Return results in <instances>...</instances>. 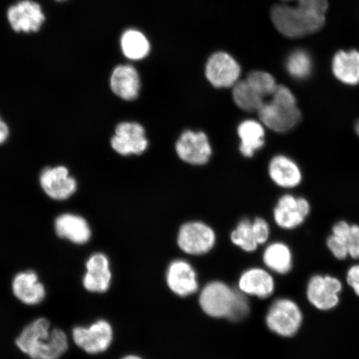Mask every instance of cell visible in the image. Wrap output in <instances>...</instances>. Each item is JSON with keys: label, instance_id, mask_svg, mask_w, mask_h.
<instances>
[{"label": "cell", "instance_id": "cell-20", "mask_svg": "<svg viewBox=\"0 0 359 359\" xmlns=\"http://www.w3.org/2000/svg\"><path fill=\"white\" fill-rule=\"evenodd\" d=\"M110 88L116 97L125 101H134L141 91L138 72L131 65L116 66L110 77Z\"/></svg>", "mask_w": 359, "mask_h": 359}, {"label": "cell", "instance_id": "cell-14", "mask_svg": "<svg viewBox=\"0 0 359 359\" xmlns=\"http://www.w3.org/2000/svg\"><path fill=\"white\" fill-rule=\"evenodd\" d=\"M342 289V283L335 277L314 276L308 283L307 298L320 311H330L339 304Z\"/></svg>", "mask_w": 359, "mask_h": 359}, {"label": "cell", "instance_id": "cell-33", "mask_svg": "<svg viewBox=\"0 0 359 359\" xmlns=\"http://www.w3.org/2000/svg\"><path fill=\"white\" fill-rule=\"evenodd\" d=\"M283 1L294 2L295 6L325 15L327 6V0H283Z\"/></svg>", "mask_w": 359, "mask_h": 359}, {"label": "cell", "instance_id": "cell-9", "mask_svg": "<svg viewBox=\"0 0 359 359\" xmlns=\"http://www.w3.org/2000/svg\"><path fill=\"white\" fill-rule=\"evenodd\" d=\"M175 150L180 159L192 165L208 164L213 152L208 134L193 130H186L180 135Z\"/></svg>", "mask_w": 359, "mask_h": 359}, {"label": "cell", "instance_id": "cell-37", "mask_svg": "<svg viewBox=\"0 0 359 359\" xmlns=\"http://www.w3.org/2000/svg\"><path fill=\"white\" fill-rule=\"evenodd\" d=\"M11 129L8 123L0 115V146L4 144L10 138Z\"/></svg>", "mask_w": 359, "mask_h": 359}, {"label": "cell", "instance_id": "cell-19", "mask_svg": "<svg viewBox=\"0 0 359 359\" xmlns=\"http://www.w3.org/2000/svg\"><path fill=\"white\" fill-rule=\"evenodd\" d=\"M55 231L60 239L78 245L87 244L92 238V229L87 219L74 213L58 215L55 221Z\"/></svg>", "mask_w": 359, "mask_h": 359}, {"label": "cell", "instance_id": "cell-36", "mask_svg": "<svg viewBox=\"0 0 359 359\" xmlns=\"http://www.w3.org/2000/svg\"><path fill=\"white\" fill-rule=\"evenodd\" d=\"M347 282L359 296V264L349 268L347 273Z\"/></svg>", "mask_w": 359, "mask_h": 359}, {"label": "cell", "instance_id": "cell-7", "mask_svg": "<svg viewBox=\"0 0 359 359\" xmlns=\"http://www.w3.org/2000/svg\"><path fill=\"white\" fill-rule=\"evenodd\" d=\"M258 115L264 127L276 133L290 132L302 120V111L297 104H286L272 100L264 103Z\"/></svg>", "mask_w": 359, "mask_h": 359}, {"label": "cell", "instance_id": "cell-21", "mask_svg": "<svg viewBox=\"0 0 359 359\" xmlns=\"http://www.w3.org/2000/svg\"><path fill=\"white\" fill-rule=\"evenodd\" d=\"M239 289L245 295L266 299L272 295L275 290V280L266 269L250 268L241 276Z\"/></svg>", "mask_w": 359, "mask_h": 359}, {"label": "cell", "instance_id": "cell-30", "mask_svg": "<svg viewBox=\"0 0 359 359\" xmlns=\"http://www.w3.org/2000/svg\"><path fill=\"white\" fill-rule=\"evenodd\" d=\"M250 313V304L245 294L241 291L236 292L234 303H233L231 311L227 317L231 321H240L245 320Z\"/></svg>", "mask_w": 359, "mask_h": 359}, {"label": "cell", "instance_id": "cell-32", "mask_svg": "<svg viewBox=\"0 0 359 359\" xmlns=\"http://www.w3.org/2000/svg\"><path fill=\"white\" fill-rule=\"evenodd\" d=\"M253 231L259 245L266 244L271 236V227L266 219L257 217L252 222Z\"/></svg>", "mask_w": 359, "mask_h": 359}, {"label": "cell", "instance_id": "cell-34", "mask_svg": "<svg viewBox=\"0 0 359 359\" xmlns=\"http://www.w3.org/2000/svg\"><path fill=\"white\" fill-rule=\"evenodd\" d=\"M346 244L348 247V257L354 259H359V226L356 224H351L349 235L347 238Z\"/></svg>", "mask_w": 359, "mask_h": 359}, {"label": "cell", "instance_id": "cell-40", "mask_svg": "<svg viewBox=\"0 0 359 359\" xmlns=\"http://www.w3.org/2000/svg\"><path fill=\"white\" fill-rule=\"evenodd\" d=\"M57 2H65L67 1V0H55Z\"/></svg>", "mask_w": 359, "mask_h": 359}, {"label": "cell", "instance_id": "cell-26", "mask_svg": "<svg viewBox=\"0 0 359 359\" xmlns=\"http://www.w3.org/2000/svg\"><path fill=\"white\" fill-rule=\"evenodd\" d=\"M232 97L239 109L248 112H258L264 103V98L250 86L246 80L239 81L233 87Z\"/></svg>", "mask_w": 359, "mask_h": 359}, {"label": "cell", "instance_id": "cell-18", "mask_svg": "<svg viewBox=\"0 0 359 359\" xmlns=\"http://www.w3.org/2000/svg\"><path fill=\"white\" fill-rule=\"evenodd\" d=\"M167 283L170 290L181 297L195 294L199 289L194 268L184 259L173 260L169 264Z\"/></svg>", "mask_w": 359, "mask_h": 359}, {"label": "cell", "instance_id": "cell-24", "mask_svg": "<svg viewBox=\"0 0 359 359\" xmlns=\"http://www.w3.org/2000/svg\"><path fill=\"white\" fill-rule=\"evenodd\" d=\"M263 262L269 271L286 275L293 268V255L289 245L276 241L264 249Z\"/></svg>", "mask_w": 359, "mask_h": 359}, {"label": "cell", "instance_id": "cell-8", "mask_svg": "<svg viewBox=\"0 0 359 359\" xmlns=\"http://www.w3.org/2000/svg\"><path fill=\"white\" fill-rule=\"evenodd\" d=\"M39 185L48 198L58 201L71 198L79 187L77 180L62 165L43 168L39 175Z\"/></svg>", "mask_w": 359, "mask_h": 359}, {"label": "cell", "instance_id": "cell-2", "mask_svg": "<svg viewBox=\"0 0 359 359\" xmlns=\"http://www.w3.org/2000/svg\"><path fill=\"white\" fill-rule=\"evenodd\" d=\"M271 19L277 30L291 39L306 37L316 33L325 22V15L322 13L287 4L273 7Z\"/></svg>", "mask_w": 359, "mask_h": 359}, {"label": "cell", "instance_id": "cell-1", "mask_svg": "<svg viewBox=\"0 0 359 359\" xmlns=\"http://www.w3.org/2000/svg\"><path fill=\"white\" fill-rule=\"evenodd\" d=\"M15 344L31 359H60L69 346L65 332L57 327L51 329L50 322L45 318L26 325Z\"/></svg>", "mask_w": 359, "mask_h": 359}, {"label": "cell", "instance_id": "cell-17", "mask_svg": "<svg viewBox=\"0 0 359 359\" xmlns=\"http://www.w3.org/2000/svg\"><path fill=\"white\" fill-rule=\"evenodd\" d=\"M268 173L271 181L283 189H294L303 181L302 168L294 160L286 155L273 156L269 163Z\"/></svg>", "mask_w": 359, "mask_h": 359}, {"label": "cell", "instance_id": "cell-23", "mask_svg": "<svg viewBox=\"0 0 359 359\" xmlns=\"http://www.w3.org/2000/svg\"><path fill=\"white\" fill-rule=\"evenodd\" d=\"M337 79L350 86L359 83V53L355 50L337 53L333 60Z\"/></svg>", "mask_w": 359, "mask_h": 359}, {"label": "cell", "instance_id": "cell-16", "mask_svg": "<svg viewBox=\"0 0 359 359\" xmlns=\"http://www.w3.org/2000/svg\"><path fill=\"white\" fill-rule=\"evenodd\" d=\"M13 295L17 299L29 306L41 304L46 298L47 291L34 271H21L13 277L11 284Z\"/></svg>", "mask_w": 359, "mask_h": 359}, {"label": "cell", "instance_id": "cell-25", "mask_svg": "<svg viewBox=\"0 0 359 359\" xmlns=\"http://www.w3.org/2000/svg\"><path fill=\"white\" fill-rule=\"evenodd\" d=\"M120 44L124 56L131 60H142L151 50L149 40L137 29L126 30L121 37Z\"/></svg>", "mask_w": 359, "mask_h": 359}, {"label": "cell", "instance_id": "cell-6", "mask_svg": "<svg viewBox=\"0 0 359 359\" xmlns=\"http://www.w3.org/2000/svg\"><path fill=\"white\" fill-rule=\"evenodd\" d=\"M72 337L79 348L94 355L109 349L114 340V330L109 321L98 320L88 327H74Z\"/></svg>", "mask_w": 359, "mask_h": 359}, {"label": "cell", "instance_id": "cell-29", "mask_svg": "<svg viewBox=\"0 0 359 359\" xmlns=\"http://www.w3.org/2000/svg\"><path fill=\"white\" fill-rule=\"evenodd\" d=\"M246 82L264 100L267 97H271L278 86L275 78L271 74L264 71L252 72L247 77Z\"/></svg>", "mask_w": 359, "mask_h": 359}, {"label": "cell", "instance_id": "cell-5", "mask_svg": "<svg viewBox=\"0 0 359 359\" xmlns=\"http://www.w3.org/2000/svg\"><path fill=\"white\" fill-rule=\"evenodd\" d=\"M6 19L15 33L30 34L41 30L46 15L41 4L35 0H19L8 8Z\"/></svg>", "mask_w": 359, "mask_h": 359}, {"label": "cell", "instance_id": "cell-28", "mask_svg": "<svg viewBox=\"0 0 359 359\" xmlns=\"http://www.w3.org/2000/svg\"><path fill=\"white\" fill-rule=\"evenodd\" d=\"M231 241L233 244L240 247L245 252H254L258 248L253 231L252 221L249 218L242 219L231 232Z\"/></svg>", "mask_w": 359, "mask_h": 359}, {"label": "cell", "instance_id": "cell-10", "mask_svg": "<svg viewBox=\"0 0 359 359\" xmlns=\"http://www.w3.org/2000/svg\"><path fill=\"white\" fill-rule=\"evenodd\" d=\"M110 144L116 154L123 156H138L147 151L149 142L146 130L136 122H122L116 126Z\"/></svg>", "mask_w": 359, "mask_h": 359}, {"label": "cell", "instance_id": "cell-3", "mask_svg": "<svg viewBox=\"0 0 359 359\" xmlns=\"http://www.w3.org/2000/svg\"><path fill=\"white\" fill-rule=\"evenodd\" d=\"M266 321L273 333L290 338L297 334L302 327L303 314L293 300L279 299L269 308Z\"/></svg>", "mask_w": 359, "mask_h": 359}, {"label": "cell", "instance_id": "cell-22", "mask_svg": "<svg viewBox=\"0 0 359 359\" xmlns=\"http://www.w3.org/2000/svg\"><path fill=\"white\" fill-rule=\"evenodd\" d=\"M240 151L247 158H252L266 144V127L259 120L245 119L237 127Z\"/></svg>", "mask_w": 359, "mask_h": 359}, {"label": "cell", "instance_id": "cell-11", "mask_svg": "<svg viewBox=\"0 0 359 359\" xmlns=\"http://www.w3.org/2000/svg\"><path fill=\"white\" fill-rule=\"evenodd\" d=\"M311 212V205L306 198L285 194L278 200L273 208V218L278 227L292 231L302 226Z\"/></svg>", "mask_w": 359, "mask_h": 359}, {"label": "cell", "instance_id": "cell-35", "mask_svg": "<svg viewBox=\"0 0 359 359\" xmlns=\"http://www.w3.org/2000/svg\"><path fill=\"white\" fill-rule=\"evenodd\" d=\"M350 227H351V224L346 221H339L332 227V235L339 237L346 242L349 235Z\"/></svg>", "mask_w": 359, "mask_h": 359}, {"label": "cell", "instance_id": "cell-38", "mask_svg": "<svg viewBox=\"0 0 359 359\" xmlns=\"http://www.w3.org/2000/svg\"><path fill=\"white\" fill-rule=\"evenodd\" d=\"M121 359H143V358L141 357L137 356V355H128V356H125L124 358H121Z\"/></svg>", "mask_w": 359, "mask_h": 359}, {"label": "cell", "instance_id": "cell-15", "mask_svg": "<svg viewBox=\"0 0 359 359\" xmlns=\"http://www.w3.org/2000/svg\"><path fill=\"white\" fill-rule=\"evenodd\" d=\"M83 286L90 293H106L110 288L112 273L109 257L101 252L94 253L85 264Z\"/></svg>", "mask_w": 359, "mask_h": 359}, {"label": "cell", "instance_id": "cell-39", "mask_svg": "<svg viewBox=\"0 0 359 359\" xmlns=\"http://www.w3.org/2000/svg\"><path fill=\"white\" fill-rule=\"evenodd\" d=\"M354 130H355V133L359 137V119L357 121L355 126H354Z\"/></svg>", "mask_w": 359, "mask_h": 359}, {"label": "cell", "instance_id": "cell-27", "mask_svg": "<svg viewBox=\"0 0 359 359\" xmlns=\"http://www.w3.org/2000/svg\"><path fill=\"white\" fill-rule=\"evenodd\" d=\"M286 70L292 78L304 80L312 74L313 61L311 55L303 49L290 53L286 60Z\"/></svg>", "mask_w": 359, "mask_h": 359}, {"label": "cell", "instance_id": "cell-13", "mask_svg": "<svg viewBox=\"0 0 359 359\" xmlns=\"http://www.w3.org/2000/svg\"><path fill=\"white\" fill-rule=\"evenodd\" d=\"M236 290L221 281L209 283L201 290L199 303L202 311L213 318H227L236 297Z\"/></svg>", "mask_w": 359, "mask_h": 359}, {"label": "cell", "instance_id": "cell-4", "mask_svg": "<svg viewBox=\"0 0 359 359\" xmlns=\"http://www.w3.org/2000/svg\"><path fill=\"white\" fill-rule=\"evenodd\" d=\"M177 242L183 252L200 257L214 248L217 234L213 228L205 222H188L180 227Z\"/></svg>", "mask_w": 359, "mask_h": 359}, {"label": "cell", "instance_id": "cell-31", "mask_svg": "<svg viewBox=\"0 0 359 359\" xmlns=\"http://www.w3.org/2000/svg\"><path fill=\"white\" fill-rule=\"evenodd\" d=\"M326 243L327 248L336 259L343 260L348 257L346 242L340 238L331 235L327 237Z\"/></svg>", "mask_w": 359, "mask_h": 359}, {"label": "cell", "instance_id": "cell-12", "mask_svg": "<svg viewBox=\"0 0 359 359\" xmlns=\"http://www.w3.org/2000/svg\"><path fill=\"white\" fill-rule=\"evenodd\" d=\"M241 69L234 57L226 52L213 53L205 65V77L217 88H233L239 82Z\"/></svg>", "mask_w": 359, "mask_h": 359}]
</instances>
